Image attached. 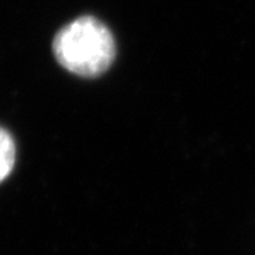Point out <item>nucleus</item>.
<instances>
[{
  "mask_svg": "<svg viewBox=\"0 0 255 255\" xmlns=\"http://www.w3.org/2000/svg\"><path fill=\"white\" fill-rule=\"evenodd\" d=\"M53 50L64 68L81 77L100 75L115 58V41L111 31L90 16L77 18L60 30Z\"/></svg>",
  "mask_w": 255,
  "mask_h": 255,
  "instance_id": "obj_1",
  "label": "nucleus"
},
{
  "mask_svg": "<svg viewBox=\"0 0 255 255\" xmlns=\"http://www.w3.org/2000/svg\"><path fill=\"white\" fill-rule=\"evenodd\" d=\"M16 160V146L9 133L0 128V182L13 170Z\"/></svg>",
  "mask_w": 255,
  "mask_h": 255,
  "instance_id": "obj_2",
  "label": "nucleus"
}]
</instances>
